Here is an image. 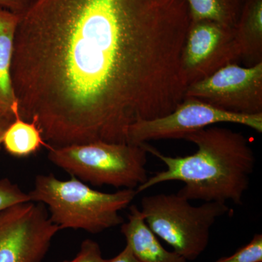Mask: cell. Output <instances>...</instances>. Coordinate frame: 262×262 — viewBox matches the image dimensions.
Wrapping results in <instances>:
<instances>
[{"mask_svg": "<svg viewBox=\"0 0 262 262\" xmlns=\"http://www.w3.org/2000/svg\"><path fill=\"white\" fill-rule=\"evenodd\" d=\"M189 24L185 0H34L14 39L19 117L53 147L129 143L182 102Z\"/></svg>", "mask_w": 262, "mask_h": 262, "instance_id": "1", "label": "cell"}, {"mask_svg": "<svg viewBox=\"0 0 262 262\" xmlns=\"http://www.w3.org/2000/svg\"><path fill=\"white\" fill-rule=\"evenodd\" d=\"M182 139L196 145V152L167 156L143 143L147 153L161 160L166 169L136 188L138 194L161 183L177 181L184 183L177 194L188 201L243 205L256 164L247 138L241 133L212 125L189 133Z\"/></svg>", "mask_w": 262, "mask_h": 262, "instance_id": "2", "label": "cell"}, {"mask_svg": "<svg viewBox=\"0 0 262 262\" xmlns=\"http://www.w3.org/2000/svg\"><path fill=\"white\" fill-rule=\"evenodd\" d=\"M27 194L31 201L48 206L51 222L60 230L82 229L98 234L123 223L120 212L138 193L132 189L100 192L75 177L61 180L49 174L37 176L34 188Z\"/></svg>", "mask_w": 262, "mask_h": 262, "instance_id": "3", "label": "cell"}, {"mask_svg": "<svg viewBox=\"0 0 262 262\" xmlns=\"http://www.w3.org/2000/svg\"><path fill=\"white\" fill-rule=\"evenodd\" d=\"M48 149L51 163L94 186L136 189L149 178L147 151L143 144L96 141Z\"/></svg>", "mask_w": 262, "mask_h": 262, "instance_id": "4", "label": "cell"}, {"mask_svg": "<svg viewBox=\"0 0 262 262\" xmlns=\"http://www.w3.org/2000/svg\"><path fill=\"white\" fill-rule=\"evenodd\" d=\"M141 207L146 225L155 235L187 261H194L206 251L211 227L230 211L221 202L192 206L177 193L144 196Z\"/></svg>", "mask_w": 262, "mask_h": 262, "instance_id": "5", "label": "cell"}, {"mask_svg": "<svg viewBox=\"0 0 262 262\" xmlns=\"http://www.w3.org/2000/svg\"><path fill=\"white\" fill-rule=\"evenodd\" d=\"M59 230L42 203L6 208L0 212V262H42Z\"/></svg>", "mask_w": 262, "mask_h": 262, "instance_id": "6", "label": "cell"}, {"mask_svg": "<svg viewBox=\"0 0 262 262\" xmlns=\"http://www.w3.org/2000/svg\"><path fill=\"white\" fill-rule=\"evenodd\" d=\"M224 122L239 124L262 132V114L228 113L196 98L185 97L168 115L133 124L129 130V143L141 144L161 139H182L189 133Z\"/></svg>", "mask_w": 262, "mask_h": 262, "instance_id": "7", "label": "cell"}, {"mask_svg": "<svg viewBox=\"0 0 262 262\" xmlns=\"http://www.w3.org/2000/svg\"><path fill=\"white\" fill-rule=\"evenodd\" d=\"M185 97L196 98L228 113L262 114V62L248 67L229 63L189 84Z\"/></svg>", "mask_w": 262, "mask_h": 262, "instance_id": "8", "label": "cell"}, {"mask_svg": "<svg viewBox=\"0 0 262 262\" xmlns=\"http://www.w3.org/2000/svg\"><path fill=\"white\" fill-rule=\"evenodd\" d=\"M239 59L234 29L211 20H190L179 62L181 82L186 89Z\"/></svg>", "mask_w": 262, "mask_h": 262, "instance_id": "9", "label": "cell"}, {"mask_svg": "<svg viewBox=\"0 0 262 262\" xmlns=\"http://www.w3.org/2000/svg\"><path fill=\"white\" fill-rule=\"evenodd\" d=\"M121 232L139 262H187L178 253L169 251L162 246L136 206H130L127 221L122 224Z\"/></svg>", "mask_w": 262, "mask_h": 262, "instance_id": "10", "label": "cell"}, {"mask_svg": "<svg viewBox=\"0 0 262 262\" xmlns=\"http://www.w3.org/2000/svg\"><path fill=\"white\" fill-rule=\"evenodd\" d=\"M18 15L0 8V106L18 115V102L13 90L11 67Z\"/></svg>", "mask_w": 262, "mask_h": 262, "instance_id": "11", "label": "cell"}, {"mask_svg": "<svg viewBox=\"0 0 262 262\" xmlns=\"http://www.w3.org/2000/svg\"><path fill=\"white\" fill-rule=\"evenodd\" d=\"M241 59L250 66L262 62V0H246L235 27ZM249 66V67H250Z\"/></svg>", "mask_w": 262, "mask_h": 262, "instance_id": "12", "label": "cell"}, {"mask_svg": "<svg viewBox=\"0 0 262 262\" xmlns=\"http://www.w3.org/2000/svg\"><path fill=\"white\" fill-rule=\"evenodd\" d=\"M3 144L9 154L17 158H25L46 146L40 129L34 122H28L15 117L3 136Z\"/></svg>", "mask_w": 262, "mask_h": 262, "instance_id": "13", "label": "cell"}, {"mask_svg": "<svg viewBox=\"0 0 262 262\" xmlns=\"http://www.w3.org/2000/svg\"><path fill=\"white\" fill-rule=\"evenodd\" d=\"M246 0H185L190 20H211L234 29Z\"/></svg>", "mask_w": 262, "mask_h": 262, "instance_id": "14", "label": "cell"}, {"mask_svg": "<svg viewBox=\"0 0 262 262\" xmlns=\"http://www.w3.org/2000/svg\"><path fill=\"white\" fill-rule=\"evenodd\" d=\"M214 262H262V234H255L248 244L233 254L221 257Z\"/></svg>", "mask_w": 262, "mask_h": 262, "instance_id": "15", "label": "cell"}, {"mask_svg": "<svg viewBox=\"0 0 262 262\" xmlns=\"http://www.w3.org/2000/svg\"><path fill=\"white\" fill-rule=\"evenodd\" d=\"M29 195L9 179H0V212L18 203L29 201Z\"/></svg>", "mask_w": 262, "mask_h": 262, "instance_id": "16", "label": "cell"}, {"mask_svg": "<svg viewBox=\"0 0 262 262\" xmlns=\"http://www.w3.org/2000/svg\"><path fill=\"white\" fill-rule=\"evenodd\" d=\"M99 244L91 239H84L75 257L61 262H104Z\"/></svg>", "mask_w": 262, "mask_h": 262, "instance_id": "17", "label": "cell"}, {"mask_svg": "<svg viewBox=\"0 0 262 262\" xmlns=\"http://www.w3.org/2000/svg\"><path fill=\"white\" fill-rule=\"evenodd\" d=\"M34 0H0V8L21 16L30 8Z\"/></svg>", "mask_w": 262, "mask_h": 262, "instance_id": "18", "label": "cell"}, {"mask_svg": "<svg viewBox=\"0 0 262 262\" xmlns=\"http://www.w3.org/2000/svg\"><path fill=\"white\" fill-rule=\"evenodd\" d=\"M16 116L18 115H15L10 110L0 106V146L3 144V136L5 130L15 120Z\"/></svg>", "mask_w": 262, "mask_h": 262, "instance_id": "19", "label": "cell"}, {"mask_svg": "<svg viewBox=\"0 0 262 262\" xmlns=\"http://www.w3.org/2000/svg\"><path fill=\"white\" fill-rule=\"evenodd\" d=\"M104 262H139L137 258L134 256L130 248L125 246L121 252L117 254L115 257L110 258V259H105Z\"/></svg>", "mask_w": 262, "mask_h": 262, "instance_id": "20", "label": "cell"}]
</instances>
